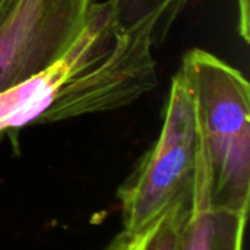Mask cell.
I'll list each match as a JSON object with an SVG mask.
<instances>
[{
	"label": "cell",
	"mask_w": 250,
	"mask_h": 250,
	"mask_svg": "<svg viewBox=\"0 0 250 250\" xmlns=\"http://www.w3.org/2000/svg\"><path fill=\"white\" fill-rule=\"evenodd\" d=\"M248 215L189 201L177 250H243Z\"/></svg>",
	"instance_id": "5"
},
{
	"label": "cell",
	"mask_w": 250,
	"mask_h": 250,
	"mask_svg": "<svg viewBox=\"0 0 250 250\" xmlns=\"http://www.w3.org/2000/svg\"><path fill=\"white\" fill-rule=\"evenodd\" d=\"M92 0H21L0 25V94L57 60L86 23Z\"/></svg>",
	"instance_id": "4"
},
{
	"label": "cell",
	"mask_w": 250,
	"mask_h": 250,
	"mask_svg": "<svg viewBox=\"0 0 250 250\" xmlns=\"http://www.w3.org/2000/svg\"><path fill=\"white\" fill-rule=\"evenodd\" d=\"M177 16L164 9L122 29L111 1H94L83 29L57 60L0 94V139L32 125L123 108L154 91L152 48Z\"/></svg>",
	"instance_id": "1"
},
{
	"label": "cell",
	"mask_w": 250,
	"mask_h": 250,
	"mask_svg": "<svg viewBox=\"0 0 250 250\" xmlns=\"http://www.w3.org/2000/svg\"><path fill=\"white\" fill-rule=\"evenodd\" d=\"M188 205L189 199L179 201L148 226L135 231L123 230L105 250H177Z\"/></svg>",
	"instance_id": "6"
},
{
	"label": "cell",
	"mask_w": 250,
	"mask_h": 250,
	"mask_svg": "<svg viewBox=\"0 0 250 250\" xmlns=\"http://www.w3.org/2000/svg\"><path fill=\"white\" fill-rule=\"evenodd\" d=\"M180 69L193 89L209 176V207L249 214L250 86L218 56L193 48Z\"/></svg>",
	"instance_id": "2"
},
{
	"label": "cell",
	"mask_w": 250,
	"mask_h": 250,
	"mask_svg": "<svg viewBox=\"0 0 250 250\" xmlns=\"http://www.w3.org/2000/svg\"><path fill=\"white\" fill-rule=\"evenodd\" d=\"M250 6L249 0H239V34L249 42L250 34Z\"/></svg>",
	"instance_id": "8"
},
{
	"label": "cell",
	"mask_w": 250,
	"mask_h": 250,
	"mask_svg": "<svg viewBox=\"0 0 250 250\" xmlns=\"http://www.w3.org/2000/svg\"><path fill=\"white\" fill-rule=\"evenodd\" d=\"M114 19L122 29H130L158 10H171L180 15L189 0H110Z\"/></svg>",
	"instance_id": "7"
},
{
	"label": "cell",
	"mask_w": 250,
	"mask_h": 250,
	"mask_svg": "<svg viewBox=\"0 0 250 250\" xmlns=\"http://www.w3.org/2000/svg\"><path fill=\"white\" fill-rule=\"evenodd\" d=\"M201 176H208V166L195 95L179 69L171 79L160 136L117 192L123 230H139L176 202L189 199Z\"/></svg>",
	"instance_id": "3"
},
{
	"label": "cell",
	"mask_w": 250,
	"mask_h": 250,
	"mask_svg": "<svg viewBox=\"0 0 250 250\" xmlns=\"http://www.w3.org/2000/svg\"><path fill=\"white\" fill-rule=\"evenodd\" d=\"M21 0H0V25L12 15Z\"/></svg>",
	"instance_id": "9"
}]
</instances>
